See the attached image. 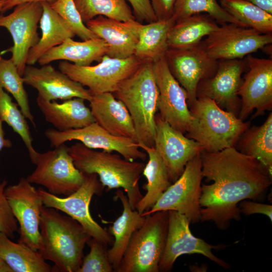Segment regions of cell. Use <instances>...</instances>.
<instances>
[{
	"instance_id": "1",
	"label": "cell",
	"mask_w": 272,
	"mask_h": 272,
	"mask_svg": "<svg viewBox=\"0 0 272 272\" xmlns=\"http://www.w3.org/2000/svg\"><path fill=\"white\" fill-rule=\"evenodd\" d=\"M201 172L210 184H202L199 199L200 221H212L221 229L238 221V205L257 199L271 184V173L257 159L235 147L200 153Z\"/></svg>"
},
{
	"instance_id": "2",
	"label": "cell",
	"mask_w": 272,
	"mask_h": 272,
	"mask_svg": "<svg viewBox=\"0 0 272 272\" xmlns=\"http://www.w3.org/2000/svg\"><path fill=\"white\" fill-rule=\"evenodd\" d=\"M40 231L42 246L38 251L54 263L53 271L78 272L85 246L92 237L84 227L71 217L44 206Z\"/></svg>"
},
{
	"instance_id": "3",
	"label": "cell",
	"mask_w": 272,
	"mask_h": 272,
	"mask_svg": "<svg viewBox=\"0 0 272 272\" xmlns=\"http://www.w3.org/2000/svg\"><path fill=\"white\" fill-rule=\"evenodd\" d=\"M75 166L83 174H96L107 190L123 188L132 209L135 210L143 197L139 181L145 164L130 161L120 155L105 151H98L80 142L69 147Z\"/></svg>"
},
{
	"instance_id": "4",
	"label": "cell",
	"mask_w": 272,
	"mask_h": 272,
	"mask_svg": "<svg viewBox=\"0 0 272 272\" xmlns=\"http://www.w3.org/2000/svg\"><path fill=\"white\" fill-rule=\"evenodd\" d=\"M113 94L128 110L135 128L138 142L154 147L155 117L159 93L153 62L143 61Z\"/></svg>"
},
{
	"instance_id": "5",
	"label": "cell",
	"mask_w": 272,
	"mask_h": 272,
	"mask_svg": "<svg viewBox=\"0 0 272 272\" xmlns=\"http://www.w3.org/2000/svg\"><path fill=\"white\" fill-rule=\"evenodd\" d=\"M189 110L192 120L186 136L198 142L206 152L235 147L240 135L250 127V121L242 120L207 97L197 98Z\"/></svg>"
},
{
	"instance_id": "6",
	"label": "cell",
	"mask_w": 272,
	"mask_h": 272,
	"mask_svg": "<svg viewBox=\"0 0 272 272\" xmlns=\"http://www.w3.org/2000/svg\"><path fill=\"white\" fill-rule=\"evenodd\" d=\"M169 211L146 216L143 225L133 234L116 272H158L165 246Z\"/></svg>"
},
{
	"instance_id": "7",
	"label": "cell",
	"mask_w": 272,
	"mask_h": 272,
	"mask_svg": "<svg viewBox=\"0 0 272 272\" xmlns=\"http://www.w3.org/2000/svg\"><path fill=\"white\" fill-rule=\"evenodd\" d=\"M32 163L36 168L27 180L44 186L51 194L70 195L84 181L85 175L75 166L69 147L64 144L53 150L38 152Z\"/></svg>"
},
{
	"instance_id": "8",
	"label": "cell",
	"mask_w": 272,
	"mask_h": 272,
	"mask_svg": "<svg viewBox=\"0 0 272 272\" xmlns=\"http://www.w3.org/2000/svg\"><path fill=\"white\" fill-rule=\"evenodd\" d=\"M84 181L74 192L60 197L41 188L38 192L46 207L60 211L77 220L92 237L106 246H112L114 238L108 230L99 225L92 217L89 205L94 195L102 194L104 187L96 174L84 175Z\"/></svg>"
},
{
	"instance_id": "9",
	"label": "cell",
	"mask_w": 272,
	"mask_h": 272,
	"mask_svg": "<svg viewBox=\"0 0 272 272\" xmlns=\"http://www.w3.org/2000/svg\"><path fill=\"white\" fill-rule=\"evenodd\" d=\"M143 62L134 55L123 59L105 55L95 65L79 66L63 60L59 63L58 66L59 71L87 87L92 95H95L113 93Z\"/></svg>"
},
{
	"instance_id": "10",
	"label": "cell",
	"mask_w": 272,
	"mask_h": 272,
	"mask_svg": "<svg viewBox=\"0 0 272 272\" xmlns=\"http://www.w3.org/2000/svg\"><path fill=\"white\" fill-rule=\"evenodd\" d=\"M202 178L199 153L188 162L180 177L163 192L152 208L141 215L174 211L186 216L190 223L200 221L199 199Z\"/></svg>"
},
{
	"instance_id": "11",
	"label": "cell",
	"mask_w": 272,
	"mask_h": 272,
	"mask_svg": "<svg viewBox=\"0 0 272 272\" xmlns=\"http://www.w3.org/2000/svg\"><path fill=\"white\" fill-rule=\"evenodd\" d=\"M5 194L19 225L18 242L39 251L42 246L40 223L44 206L38 190L26 178L6 187Z\"/></svg>"
},
{
	"instance_id": "12",
	"label": "cell",
	"mask_w": 272,
	"mask_h": 272,
	"mask_svg": "<svg viewBox=\"0 0 272 272\" xmlns=\"http://www.w3.org/2000/svg\"><path fill=\"white\" fill-rule=\"evenodd\" d=\"M271 43V33L262 34L234 23L222 25L201 41L208 55L217 60L243 59Z\"/></svg>"
},
{
	"instance_id": "13",
	"label": "cell",
	"mask_w": 272,
	"mask_h": 272,
	"mask_svg": "<svg viewBox=\"0 0 272 272\" xmlns=\"http://www.w3.org/2000/svg\"><path fill=\"white\" fill-rule=\"evenodd\" d=\"M165 57L171 74L187 93L189 108L197 99L199 83L215 75L219 60L208 55L201 42L189 48L168 49Z\"/></svg>"
},
{
	"instance_id": "14",
	"label": "cell",
	"mask_w": 272,
	"mask_h": 272,
	"mask_svg": "<svg viewBox=\"0 0 272 272\" xmlns=\"http://www.w3.org/2000/svg\"><path fill=\"white\" fill-rule=\"evenodd\" d=\"M45 135L53 147L76 140L90 149L117 152L130 161H144L147 159V154L140 150L137 141L112 135L95 122L82 128L64 131L48 129Z\"/></svg>"
},
{
	"instance_id": "15",
	"label": "cell",
	"mask_w": 272,
	"mask_h": 272,
	"mask_svg": "<svg viewBox=\"0 0 272 272\" xmlns=\"http://www.w3.org/2000/svg\"><path fill=\"white\" fill-rule=\"evenodd\" d=\"M42 11L41 3L28 2L16 6L9 15H0V27L8 30L13 41L7 51L11 52V58L22 76L29 51L40 39L37 29Z\"/></svg>"
},
{
	"instance_id": "16",
	"label": "cell",
	"mask_w": 272,
	"mask_h": 272,
	"mask_svg": "<svg viewBox=\"0 0 272 272\" xmlns=\"http://www.w3.org/2000/svg\"><path fill=\"white\" fill-rule=\"evenodd\" d=\"M245 60L248 70L238 91L241 101L238 117L243 121L254 109L256 112L252 118L272 108V59L249 54Z\"/></svg>"
},
{
	"instance_id": "17",
	"label": "cell",
	"mask_w": 272,
	"mask_h": 272,
	"mask_svg": "<svg viewBox=\"0 0 272 272\" xmlns=\"http://www.w3.org/2000/svg\"><path fill=\"white\" fill-rule=\"evenodd\" d=\"M168 226L164 249L159 264V271H170L175 260L184 254H200L221 266L229 268V265L212 251L217 246L211 245L195 237L189 228V219L174 211H168Z\"/></svg>"
},
{
	"instance_id": "18",
	"label": "cell",
	"mask_w": 272,
	"mask_h": 272,
	"mask_svg": "<svg viewBox=\"0 0 272 272\" xmlns=\"http://www.w3.org/2000/svg\"><path fill=\"white\" fill-rule=\"evenodd\" d=\"M153 67L159 93L158 114L174 129L187 133L192 117L185 90L171 74L165 56L153 62Z\"/></svg>"
},
{
	"instance_id": "19",
	"label": "cell",
	"mask_w": 272,
	"mask_h": 272,
	"mask_svg": "<svg viewBox=\"0 0 272 272\" xmlns=\"http://www.w3.org/2000/svg\"><path fill=\"white\" fill-rule=\"evenodd\" d=\"M247 68L243 59L220 60L215 75L199 83L196 97L210 98L222 109L238 116L241 101L238 91L242 82V75Z\"/></svg>"
},
{
	"instance_id": "20",
	"label": "cell",
	"mask_w": 272,
	"mask_h": 272,
	"mask_svg": "<svg viewBox=\"0 0 272 272\" xmlns=\"http://www.w3.org/2000/svg\"><path fill=\"white\" fill-rule=\"evenodd\" d=\"M155 123L154 147L173 183L181 175L188 162L204 149L198 142L171 126L158 114Z\"/></svg>"
},
{
	"instance_id": "21",
	"label": "cell",
	"mask_w": 272,
	"mask_h": 272,
	"mask_svg": "<svg viewBox=\"0 0 272 272\" xmlns=\"http://www.w3.org/2000/svg\"><path fill=\"white\" fill-rule=\"evenodd\" d=\"M41 66L27 65L22 76L24 84L35 89L38 96L48 101L74 98L90 100L92 94L82 84L49 64Z\"/></svg>"
},
{
	"instance_id": "22",
	"label": "cell",
	"mask_w": 272,
	"mask_h": 272,
	"mask_svg": "<svg viewBox=\"0 0 272 272\" xmlns=\"http://www.w3.org/2000/svg\"><path fill=\"white\" fill-rule=\"evenodd\" d=\"M141 24L136 20L123 22L99 16L85 25L107 43L106 55L123 59L134 55Z\"/></svg>"
},
{
	"instance_id": "23",
	"label": "cell",
	"mask_w": 272,
	"mask_h": 272,
	"mask_svg": "<svg viewBox=\"0 0 272 272\" xmlns=\"http://www.w3.org/2000/svg\"><path fill=\"white\" fill-rule=\"evenodd\" d=\"M89 102L95 122L101 127L115 136L129 138L138 142L133 123L128 110L113 93L92 95Z\"/></svg>"
},
{
	"instance_id": "24",
	"label": "cell",
	"mask_w": 272,
	"mask_h": 272,
	"mask_svg": "<svg viewBox=\"0 0 272 272\" xmlns=\"http://www.w3.org/2000/svg\"><path fill=\"white\" fill-rule=\"evenodd\" d=\"M85 100L74 98L61 103L48 101L40 96L36 98L37 104L46 121L55 129L64 131L84 127L95 122L90 108Z\"/></svg>"
},
{
	"instance_id": "25",
	"label": "cell",
	"mask_w": 272,
	"mask_h": 272,
	"mask_svg": "<svg viewBox=\"0 0 272 272\" xmlns=\"http://www.w3.org/2000/svg\"><path fill=\"white\" fill-rule=\"evenodd\" d=\"M107 50V43L99 37L82 41L68 38L45 53L37 62L43 65L62 60L79 66H88L95 61L99 62Z\"/></svg>"
},
{
	"instance_id": "26",
	"label": "cell",
	"mask_w": 272,
	"mask_h": 272,
	"mask_svg": "<svg viewBox=\"0 0 272 272\" xmlns=\"http://www.w3.org/2000/svg\"><path fill=\"white\" fill-rule=\"evenodd\" d=\"M115 193L114 197L120 200L123 210L108 230L114 238L111 248L107 250L108 257L114 271L119 264L133 233L146 220V216L132 209L122 190L118 188Z\"/></svg>"
},
{
	"instance_id": "27",
	"label": "cell",
	"mask_w": 272,
	"mask_h": 272,
	"mask_svg": "<svg viewBox=\"0 0 272 272\" xmlns=\"http://www.w3.org/2000/svg\"><path fill=\"white\" fill-rule=\"evenodd\" d=\"M41 4L43 11L39 21L41 36L29 50L27 65L35 64L49 50L76 36L69 24L51 8L50 4L46 2H41Z\"/></svg>"
},
{
	"instance_id": "28",
	"label": "cell",
	"mask_w": 272,
	"mask_h": 272,
	"mask_svg": "<svg viewBox=\"0 0 272 272\" xmlns=\"http://www.w3.org/2000/svg\"><path fill=\"white\" fill-rule=\"evenodd\" d=\"M139 147L144 150L149 160L142 174L147 179L143 187L147 191L135 207L140 214L151 210L163 192L171 185V182L166 168L154 147H148L141 142Z\"/></svg>"
},
{
	"instance_id": "29",
	"label": "cell",
	"mask_w": 272,
	"mask_h": 272,
	"mask_svg": "<svg viewBox=\"0 0 272 272\" xmlns=\"http://www.w3.org/2000/svg\"><path fill=\"white\" fill-rule=\"evenodd\" d=\"M219 27L217 22L206 13L194 14L182 19L175 22L169 32L168 49H182L195 46Z\"/></svg>"
},
{
	"instance_id": "30",
	"label": "cell",
	"mask_w": 272,
	"mask_h": 272,
	"mask_svg": "<svg viewBox=\"0 0 272 272\" xmlns=\"http://www.w3.org/2000/svg\"><path fill=\"white\" fill-rule=\"evenodd\" d=\"M175 23L173 18L141 24L134 55L143 61L154 62L165 56L168 49L169 32Z\"/></svg>"
},
{
	"instance_id": "31",
	"label": "cell",
	"mask_w": 272,
	"mask_h": 272,
	"mask_svg": "<svg viewBox=\"0 0 272 272\" xmlns=\"http://www.w3.org/2000/svg\"><path fill=\"white\" fill-rule=\"evenodd\" d=\"M240 153L259 161L271 173L272 113L262 124L249 127L240 135L235 146Z\"/></svg>"
},
{
	"instance_id": "32",
	"label": "cell",
	"mask_w": 272,
	"mask_h": 272,
	"mask_svg": "<svg viewBox=\"0 0 272 272\" xmlns=\"http://www.w3.org/2000/svg\"><path fill=\"white\" fill-rule=\"evenodd\" d=\"M0 256L13 272H50L53 268L38 251L15 243L0 232Z\"/></svg>"
},
{
	"instance_id": "33",
	"label": "cell",
	"mask_w": 272,
	"mask_h": 272,
	"mask_svg": "<svg viewBox=\"0 0 272 272\" xmlns=\"http://www.w3.org/2000/svg\"><path fill=\"white\" fill-rule=\"evenodd\" d=\"M221 6L243 27L262 34L272 32V15L247 0H220Z\"/></svg>"
},
{
	"instance_id": "34",
	"label": "cell",
	"mask_w": 272,
	"mask_h": 272,
	"mask_svg": "<svg viewBox=\"0 0 272 272\" xmlns=\"http://www.w3.org/2000/svg\"><path fill=\"white\" fill-rule=\"evenodd\" d=\"M85 24L99 16L120 21L135 20L126 0H74Z\"/></svg>"
},
{
	"instance_id": "35",
	"label": "cell",
	"mask_w": 272,
	"mask_h": 272,
	"mask_svg": "<svg viewBox=\"0 0 272 272\" xmlns=\"http://www.w3.org/2000/svg\"><path fill=\"white\" fill-rule=\"evenodd\" d=\"M18 106L0 86V120L7 123L20 137L32 162L38 152L32 145V138L26 118Z\"/></svg>"
},
{
	"instance_id": "36",
	"label": "cell",
	"mask_w": 272,
	"mask_h": 272,
	"mask_svg": "<svg viewBox=\"0 0 272 272\" xmlns=\"http://www.w3.org/2000/svg\"><path fill=\"white\" fill-rule=\"evenodd\" d=\"M24 84L23 78L12 59H5L0 54V86L13 96L25 117L35 126Z\"/></svg>"
},
{
	"instance_id": "37",
	"label": "cell",
	"mask_w": 272,
	"mask_h": 272,
	"mask_svg": "<svg viewBox=\"0 0 272 272\" xmlns=\"http://www.w3.org/2000/svg\"><path fill=\"white\" fill-rule=\"evenodd\" d=\"M199 13L208 14L221 25L234 23L243 27L221 6L217 0H175L172 18L175 22Z\"/></svg>"
},
{
	"instance_id": "38",
	"label": "cell",
	"mask_w": 272,
	"mask_h": 272,
	"mask_svg": "<svg viewBox=\"0 0 272 272\" xmlns=\"http://www.w3.org/2000/svg\"><path fill=\"white\" fill-rule=\"evenodd\" d=\"M50 6L82 40L98 37L83 22L74 0H56Z\"/></svg>"
},
{
	"instance_id": "39",
	"label": "cell",
	"mask_w": 272,
	"mask_h": 272,
	"mask_svg": "<svg viewBox=\"0 0 272 272\" xmlns=\"http://www.w3.org/2000/svg\"><path fill=\"white\" fill-rule=\"evenodd\" d=\"M89 252L84 256L78 272H113L107 255V246L91 237L88 242Z\"/></svg>"
},
{
	"instance_id": "40",
	"label": "cell",
	"mask_w": 272,
	"mask_h": 272,
	"mask_svg": "<svg viewBox=\"0 0 272 272\" xmlns=\"http://www.w3.org/2000/svg\"><path fill=\"white\" fill-rule=\"evenodd\" d=\"M8 181L4 180L0 183V232L10 238H13L15 232H19L17 221L15 218L5 194Z\"/></svg>"
},
{
	"instance_id": "41",
	"label": "cell",
	"mask_w": 272,
	"mask_h": 272,
	"mask_svg": "<svg viewBox=\"0 0 272 272\" xmlns=\"http://www.w3.org/2000/svg\"><path fill=\"white\" fill-rule=\"evenodd\" d=\"M131 5L135 20L142 23L157 21L150 0H126Z\"/></svg>"
},
{
	"instance_id": "42",
	"label": "cell",
	"mask_w": 272,
	"mask_h": 272,
	"mask_svg": "<svg viewBox=\"0 0 272 272\" xmlns=\"http://www.w3.org/2000/svg\"><path fill=\"white\" fill-rule=\"evenodd\" d=\"M240 213L245 215L260 214L266 216L272 221V206L243 200L239 203Z\"/></svg>"
},
{
	"instance_id": "43",
	"label": "cell",
	"mask_w": 272,
	"mask_h": 272,
	"mask_svg": "<svg viewBox=\"0 0 272 272\" xmlns=\"http://www.w3.org/2000/svg\"><path fill=\"white\" fill-rule=\"evenodd\" d=\"M157 20L172 18L175 0H150Z\"/></svg>"
},
{
	"instance_id": "44",
	"label": "cell",
	"mask_w": 272,
	"mask_h": 272,
	"mask_svg": "<svg viewBox=\"0 0 272 272\" xmlns=\"http://www.w3.org/2000/svg\"><path fill=\"white\" fill-rule=\"evenodd\" d=\"M56 1V0H6L2 12L7 11L13 7H15L16 6L24 3L46 2L51 5Z\"/></svg>"
},
{
	"instance_id": "45",
	"label": "cell",
	"mask_w": 272,
	"mask_h": 272,
	"mask_svg": "<svg viewBox=\"0 0 272 272\" xmlns=\"http://www.w3.org/2000/svg\"><path fill=\"white\" fill-rule=\"evenodd\" d=\"M272 15V0H247Z\"/></svg>"
},
{
	"instance_id": "46",
	"label": "cell",
	"mask_w": 272,
	"mask_h": 272,
	"mask_svg": "<svg viewBox=\"0 0 272 272\" xmlns=\"http://www.w3.org/2000/svg\"><path fill=\"white\" fill-rule=\"evenodd\" d=\"M2 123L3 122L0 120V151L4 148H9L12 145L11 141L5 137Z\"/></svg>"
},
{
	"instance_id": "47",
	"label": "cell",
	"mask_w": 272,
	"mask_h": 272,
	"mask_svg": "<svg viewBox=\"0 0 272 272\" xmlns=\"http://www.w3.org/2000/svg\"><path fill=\"white\" fill-rule=\"evenodd\" d=\"M0 272H13L0 256Z\"/></svg>"
},
{
	"instance_id": "48",
	"label": "cell",
	"mask_w": 272,
	"mask_h": 272,
	"mask_svg": "<svg viewBox=\"0 0 272 272\" xmlns=\"http://www.w3.org/2000/svg\"><path fill=\"white\" fill-rule=\"evenodd\" d=\"M6 0H0V12H2Z\"/></svg>"
}]
</instances>
